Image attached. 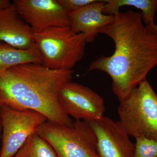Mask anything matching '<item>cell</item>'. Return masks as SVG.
<instances>
[{"label":"cell","instance_id":"obj_6","mask_svg":"<svg viewBox=\"0 0 157 157\" xmlns=\"http://www.w3.org/2000/svg\"><path fill=\"white\" fill-rule=\"evenodd\" d=\"M2 133L0 157H14L31 135L48 121L45 116L30 109L0 107Z\"/></svg>","mask_w":157,"mask_h":157},{"label":"cell","instance_id":"obj_17","mask_svg":"<svg viewBox=\"0 0 157 157\" xmlns=\"http://www.w3.org/2000/svg\"><path fill=\"white\" fill-rule=\"evenodd\" d=\"M13 6V3L9 0H0V10H6L11 8Z\"/></svg>","mask_w":157,"mask_h":157},{"label":"cell","instance_id":"obj_18","mask_svg":"<svg viewBox=\"0 0 157 157\" xmlns=\"http://www.w3.org/2000/svg\"><path fill=\"white\" fill-rule=\"evenodd\" d=\"M2 121H1V115H0V152H1V137H2Z\"/></svg>","mask_w":157,"mask_h":157},{"label":"cell","instance_id":"obj_5","mask_svg":"<svg viewBox=\"0 0 157 157\" xmlns=\"http://www.w3.org/2000/svg\"><path fill=\"white\" fill-rule=\"evenodd\" d=\"M36 133L50 144L57 157H100L95 133L87 121H76L68 127L47 121Z\"/></svg>","mask_w":157,"mask_h":157},{"label":"cell","instance_id":"obj_2","mask_svg":"<svg viewBox=\"0 0 157 157\" xmlns=\"http://www.w3.org/2000/svg\"><path fill=\"white\" fill-rule=\"evenodd\" d=\"M73 73L35 63L10 68L0 76V107L34 110L50 121L72 126L73 120L61 106L59 92L72 81Z\"/></svg>","mask_w":157,"mask_h":157},{"label":"cell","instance_id":"obj_7","mask_svg":"<svg viewBox=\"0 0 157 157\" xmlns=\"http://www.w3.org/2000/svg\"><path fill=\"white\" fill-rule=\"evenodd\" d=\"M59 99L65 113L76 121L94 120L104 117V99L82 85L72 81L65 83L59 92Z\"/></svg>","mask_w":157,"mask_h":157},{"label":"cell","instance_id":"obj_11","mask_svg":"<svg viewBox=\"0 0 157 157\" xmlns=\"http://www.w3.org/2000/svg\"><path fill=\"white\" fill-rule=\"evenodd\" d=\"M0 42L20 49H29L35 45L32 29L13 5L9 9L0 10Z\"/></svg>","mask_w":157,"mask_h":157},{"label":"cell","instance_id":"obj_12","mask_svg":"<svg viewBox=\"0 0 157 157\" xmlns=\"http://www.w3.org/2000/svg\"><path fill=\"white\" fill-rule=\"evenodd\" d=\"M29 63L42 64L36 45L29 49H20L0 42V76L10 68Z\"/></svg>","mask_w":157,"mask_h":157},{"label":"cell","instance_id":"obj_1","mask_svg":"<svg viewBox=\"0 0 157 157\" xmlns=\"http://www.w3.org/2000/svg\"><path fill=\"white\" fill-rule=\"evenodd\" d=\"M114 15L113 21L99 32L112 39L114 52L95 60L87 71L98 70L109 75L113 91L120 102L157 66V35L147 28L139 12L129 10Z\"/></svg>","mask_w":157,"mask_h":157},{"label":"cell","instance_id":"obj_13","mask_svg":"<svg viewBox=\"0 0 157 157\" xmlns=\"http://www.w3.org/2000/svg\"><path fill=\"white\" fill-rule=\"evenodd\" d=\"M103 13L114 15L123 6H132L141 11L144 24L151 31L156 25L155 17L157 11V0H105Z\"/></svg>","mask_w":157,"mask_h":157},{"label":"cell","instance_id":"obj_19","mask_svg":"<svg viewBox=\"0 0 157 157\" xmlns=\"http://www.w3.org/2000/svg\"><path fill=\"white\" fill-rule=\"evenodd\" d=\"M151 32H153V33H155V34H156V35H157V25H156L155 26V27L154 28V29H153L152 30Z\"/></svg>","mask_w":157,"mask_h":157},{"label":"cell","instance_id":"obj_16","mask_svg":"<svg viewBox=\"0 0 157 157\" xmlns=\"http://www.w3.org/2000/svg\"><path fill=\"white\" fill-rule=\"evenodd\" d=\"M96 0H58V2L69 12H74L95 2Z\"/></svg>","mask_w":157,"mask_h":157},{"label":"cell","instance_id":"obj_3","mask_svg":"<svg viewBox=\"0 0 157 157\" xmlns=\"http://www.w3.org/2000/svg\"><path fill=\"white\" fill-rule=\"evenodd\" d=\"M34 43L42 64L54 70H72L83 58L86 42L84 35L70 26L55 27L33 33Z\"/></svg>","mask_w":157,"mask_h":157},{"label":"cell","instance_id":"obj_14","mask_svg":"<svg viewBox=\"0 0 157 157\" xmlns=\"http://www.w3.org/2000/svg\"><path fill=\"white\" fill-rule=\"evenodd\" d=\"M14 157H57L50 144L34 133L28 138L24 145Z\"/></svg>","mask_w":157,"mask_h":157},{"label":"cell","instance_id":"obj_10","mask_svg":"<svg viewBox=\"0 0 157 157\" xmlns=\"http://www.w3.org/2000/svg\"><path fill=\"white\" fill-rule=\"evenodd\" d=\"M105 1L96 0L82 9L69 13L70 26L76 33L84 35L86 43L94 42L99 32L114 19V15L103 13Z\"/></svg>","mask_w":157,"mask_h":157},{"label":"cell","instance_id":"obj_15","mask_svg":"<svg viewBox=\"0 0 157 157\" xmlns=\"http://www.w3.org/2000/svg\"><path fill=\"white\" fill-rule=\"evenodd\" d=\"M135 139L133 157H157V140L144 137Z\"/></svg>","mask_w":157,"mask_h":157},{"label":"cell","instance_id":"obj_8","mask_svg":"<svg viewBox=\"0 0 157 157\" xmlns=\"http://www.w3.org/2000/svg\"><path fill=\"white\" fill-rule=\"evenodd\" d=\"M13 5L33 33L70 26L69 12L58 0H14Z\"/></svg>","mask_w":157,"mask_h":157},{"label":"cell","instance_id":"obj_4","mask_svg":"<svg viewBox=\"0 0 157 157\" xmlns=\"http://www.w3.org/2000/svg\"><path fill=\"white\" fill-rule=\"evenodd\" d=\"M117 122L128 136L157 140V94L147 79L120 102Z\"/></svg>","mask_w":157,"mask_h":157},{"label":"cell","instance_id":"obj_9","mask_svg":"<svg viewBox=\"0 0 157 157\" xmlns=\"http://www.w3.org/2000/svg\"><path fill=\"white\" fill-rule=\"evenodd\" d=\"M86 121L95 133L100 157H133L135 144L117 122L106 117Z\"/></svg>","mask_w":157,"mask_h":157}]
</instances>
